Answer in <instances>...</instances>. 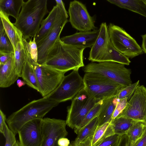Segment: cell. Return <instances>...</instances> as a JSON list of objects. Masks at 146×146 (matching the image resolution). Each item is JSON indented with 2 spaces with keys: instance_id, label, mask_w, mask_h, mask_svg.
<instances>
[{
  "instance_id": "d4e9b609",
  "label": "cell",
  "mask_w": 146,
  "mask_h": 146,
  "mask_svg": "<svg viewBox=\"0 0 146 146\" xmlns=\"http://www.w3.org/2000/svg\"><path fill=\"white\" fill-rule=\"evenodd\" d=\"M107 61L115 62L127 65H129L131 62L129 58L113 47L111 41L108 53L100 62Z\"/></svg>"
},
{
  "instance_id": "836d02e7",
  "label": "cell",
  "mask_w": 146,
  "mask_h": 146,
  "mask_svg": "<svg viewBox=\"0 0 146 146\" xmlns=\"http://www.w3.org/2000/svg\"><path fill=\"white\" fill-rule=\"evenodd\" d=\"M16 135L10 129L7 124L4 136L5 139L4 146H14L17 143Z\"/></svg>"
},
{
  "instance_id": "7a4b0ae2",
  "label": "cell",
  "mask_w": 146,
  "mask_h": 146,
  "mask_svg": "<svg viewBox=\"0 0 146 146\" xmlns=\"http://www.w3.org/2000/svg\"><path fill=\"white\" fill-rule=\"evenodd\" d=\"M85 49L66 44L60 39L49 53L43 64L66 72L70 70H78L84 66L83 52Z\"/></svg>"
},
{
  "instance_id": "52a82bcc",
  "label": "cell",
  "mask_w": 146,
  "mask_h": 146,
  "mask_svg": "<svg viewBox=\"0 0 146 146\" xmlns=\"http://www.w3.org/2000/svg\"><path fill=\"white\" fill-rule=\"evenodd\" d=\"M98 102L88 94L85 88L82 89L72 100L70 106L67 108L66 120L67 125L74 130Z\"/></svg>"
},
{
  "instance_id": "484cf974",
  "label": "cell",
  "mask_w": 146,
  "mask_h": 146,
  "mask_svg": "<svg viewBox=\"0 0 146 146\" xmlns=\"http://www.w3.org/2000/svg\"><path fill=\"white\" fill-rule=\"evenodd\" d=\"M136 121L123 117H116L111 121L115 134L122 135L126 134L130 127Z\"/></svg>"
},
{
  "instance_id": "8d00e7d4",
  "label": "cell",
  "mask_w": 146,
  "mask_h": 146,
  "mask_svg": "<svg viewBox=\"0 0 146 146\" xmlns=\"http://www.w3.org/2000/svg\"><path fill=\"white\" fill-rule=\"evenodd\" d=\"M6 115L2 110H0V132L4 135L6 125L7 124L6 122Z\"/></svg>"
},
{
  "instance_id": "60d3db41",
  "label": "cell",
  "mask_w": 146,
  "mask_h": 146,
  "mask_svg": "<svg viewBox=\"0 0 146 146\" xmlns=\"http://www.w3.org/2000/svg\"><path fill=\"white\" fill-rule=\"evenodd\" d=\"M58 143L59 146H69L70 144V140L65 137L60 138Z\"/></svg>"
},
{
  "instance_id": "5bb4252c",
  "label": "cell",
  "mask_w": 146,
  "mask_h": 146,
  "mask_svg": "<svg viewBox=\"0 0 146 146\" xmlns=\"http://www.w3.org/2000/svg\"><path fill=\"white\" fill-rule=\"evenodd\" d=\"M42 119L29 121L20 129L18 134L20 146H41L42 139L41 131Z\"/></svg>"
},
{
  "instance_id": "f6af8a7d",
  "label": "cell",
  "mask_w": 146,
  "mask_h": 146,
  "mask_svg": "<svg viewBox=\"0 0 146 146\" xmlns=\"http://www.w3.org/2000/svg\"><path fill=\"white\" fill-rule=\"evenodd\" d=\"M14 146H20L19 141H17V143Z\"/></svg>"
},
{
  "instance_id": "7bdbcfd3",
  "label": "cell",
  "mask_w": 146,
  "mask_h": 146,
  "mask_svg": "<svg viewBox=\"0 0 146 146\" xmlns=\"http://www.w3.org/2000/svg\"><path fill=\"white\" fill-rule=\"evenodd\" d=\"M141 36L142 39L141 48L143 53L146 54V34Z\"/></svg>"
},
{
  "instance_id": "30bf717a",
  "label": "cell",
  "mask_w": 146,
  "mask_h": 146,
  "mask_svg": "<svg viewBox=\"0 0 146 146\" xmlns=\"http://www.w3.org/2000/svg\"><path fill=\"white\" fill-rule=\"evenodd\" d=\"M68 18L61 8L51 30L46 36L36 43L38 51L37 63L39 64L43 65L45 62L49 53L60 39L61 33L68 21Z\"/></svg>"
},
{
  "instance_id": "b9f144b4",
  "label": "cell",
  "mask_w": 146,
  "mask_h": 146,
  "mask_svg": "<svg viewBox=\"0 0 146 146\" xmlns=\"http://www.w3.org/2000/svg\"><path fill=\"white\" fill-rule=\"evenodd\" d=\"M56 4L58 5L62 10L63 11L66 17L68 18V12L67 11L65 8L64 3L61 0H56Z\"/></svg>"
},
{
  "instance_id": "9c48e42d",
  "label": "cell",
  "mask_w": 146,
  "mask_h": 146,
  "mask_svg": "<svg viewBox=\"0 0 146 146\" xmlns=\"http://www.w3.org/2000/svg\"><path fill=\"white\" fill-rule=\"evenodd\" d=\"M84 88L83 78L80 75L78 70H74L65 76L58 87L44 98L59 103L72 100Z\"/></svg>"
},
{
  "instance_id": "5b68a950",
  "label": "cell",
  "mask_w": 146,
  "mask_h": 146,
  "mask_svg": "<svg viewBox=\"0 0 146 146\" xmlns=\"http://www.w3.org/2000/svg\"><path fill=\"white\" fill-rule=\"evenodd\" d=\"M26 60L33 66L37 78L39 92L43 98L48 95L59 86L66 72L58 71L45 65H40L31 58L24 46Z\"/></svg>"
},
{
  "instance_id": "ba28073f",
  "label": "cell",
  "mask_w": 146,
  "mask_h": 146,
  "mask_svg": "<svg viewBox=\"0 0 146 146\" xmlns=\"http://www.w3.org/2000/svg\"><path fill=\"white\" fill-rule=\"evenodd\" d=\"M108 29L113 47L128 58H132L143 53L135 40L123 28L110 23Z\"/></svg>"
},
{
  "instance_id": "2e32d148",
  "label": "cell",
  "mask_w": 146,
  "mask_h": 146,
  "mask_svg": "<svg viewBox=\"0 0 146 146\" xmlns=\"http://www.w3.org/2000/svg\"><path fill=\"white\" fill-rule=\"evenodd\" d=\"M99 29L87 31H79L60 38L63 43L74 46L86 48H91L98 35Z\"/></svg>"
},
{
  "instance_id": "ee69618b",
  "label": "cell",
  "mask_w": 146,
  "mask_h": 146,
  "mask_svg": "<svg viewBox=\"0 0 146 146\" xmlns=\"http://www.w3.org/2000/svg\"><path fill=\"white\" fill-rule=\"evenodd\" d=\"M17 86L19 88H20L26 84L25 82L20 79H18L17 81Z\"/></svg>"
},
{
  "instance_id": "bcb514c9",
  "label": "cell",
  "mask_w": 146,
  "mask_h": 146,
  "mask_svg": "<svg viewBox=\"0 0 146 146\" xmlns=\"http://www.w3.org/2000/svg\"><path fill=\"white\" fill-rule=\"evenodd\" d=\"M133 146V143H132L130 141H129L128 143L127 146Z\"/></svg>"
},
{
  "instance_id": "83f0119b",
  "label": "cell",
  "mask_w": 146,
  "mask_h": 146,
  "mask_svg": "<svg viewBox=\"0 0 146 146\" xmlns=\"http://www.w3.org/2000/svg\"><path fill=\"white\" fill-rule=\"evenodd\" d=\"M14 64L16 72L21 77L23 66L26 61V54L23 41L19 42L14 53Z\"/></svg>"
},
{
  "instance_id": "9a60e30c",
  "label": "cell",
  "mask_w": 146,
  "mask_h": 146,
  "mask_svg": "<svg viewBox=\"0 0 146 146\" xmlns=\"http://www.w3.org/2000/svg\"><path fill=\"white\" fill-rule=\"evenodd\" d=\"M99 30L98 35L89 52L88 60L92 62H100L109 48L110 40L106 23H101Z\"/></svg>"
},
{
  "instance_id": "277c9868",
  "label": "cell",
  "mask_w": 146,
  "mask_h": 146,
  "mask_svg": "<svg viewBox=\"0 0 146 146\" xmlns=\"http://www.w3.org/2000/svg\"><path fill=\"white\" fill-rule=\"evenodd\" d=\"M83 80L87 92L98 102L117 96L125 87L98 73H86Z\"/></svg>"
},
{
  "instance_id": "1f68e13d",
  "label": "cell",
  "mask_w": 146,
  "mask_h": 146,
  "mask_svg": "<svg viewBox=\"0 0 146 146\" xmlns=\"http://www.w3.org/2000/svg\"><path fill=\"white\" fill-rule=\"evenodd\" d=\"M140 86L139 81L122 88L117 95L119 100L127 98L129 100L131 98L137 88Z\"/></svg>"
},
{
  "instance_id": "8992f818",
  "label": "cell",
  "mask_w": 146,
  "mask_h": 146,
  "mask_svg": "<svg viewBox=\"0 0 146 146\" xmlns=\"http://www.w3.org/2000/svg\"><path fill=\"white\" fill-rule=\"evenodd\" d=\"M82 70L85 73L101 74L124 87L132 84L131 70L121 64L109 61L92 62L84 66Z\"/></svg>"
},
{
  "instance_id": "ab89813d",
  "label": "cell",
  "mask_w": 146,
  "mask_h": 146,
  "mask_svg": "<svg viewBox=\"0 0 146 146\" xmlns=\"http://www.w3.org/2000/svg\"><path fill=\"white\" fill-rule=\"evenodd\" d=\"M93 135L88 137L81 142L78 146H92Z\"/></svg>"
},
{
  "instance_id": "4316f807",
  "label": "cell",
  "mask_w": 146,
  "mask_h": 146,
  "mask_svg": "<svg viewBox=\"0 0 146 146\" xmlns=\"http://www.w3.org/2000/svg\"><path fill=\"white\" fill-rule=\"evenodd\" d=\"M98 125L97 117L80 130L77 134V136L75 140L72 142L73 146H78L79 143L85 139L93 135Z\"/></svg>"
},
{
  "instance_id": "ac0fdd59",
  "label": "cell",
  "mask_w": 146,
  "mask_h": 146,
  "mask_svg": "<svg viewBox=\"0 0 146 146\" xmlns=\"http://www.w3.org/2000/svg\"><path fill=\"white\" fill-rule=\"evenodd\" d=\"M60 9V6L56 4L53 7L47 17L42 21L39 30L35 37L36 43L44 38L51 30Z\"/></svg>"
},
{
  "instance_id": "8fae6325",
  "label": "cell",
  "mask_w": 146,
  "mask_h": 146,
  "mask_svg": "<svg viewBox=\"0 0 146 146\" xmlns=\"http://www.w3.org/2000/svg\"><path fill=\"white\" fill-rule=\"evenodd\" d=\"M66 125V120L48 117L42 118L41 122L42 137L41 146H59L58 140L68 135Z\"/></svg>"
},
{
  "instance_id": "f1b7e54d",
  "label": "cell",
  "mask_w": 146,
  "mask_h": 146,
  "mask_svg": "<svg viewBox=\"0 0 146 146\" xmlns=\"http://www.w3.org/2000/svg\"><path fill=\"white\" fill-rule=\"evenodd\" d=\"M146 127V122L136 121L134 123L126 133L130 142L133 144L140 138L143 134Z\"/></svg>"
},
{
  "instance_id": "74e56055",
  "label": "cell",
  "mask_w": 146,
  "mask_h": 146,
  "mask_svg": "<svg viewBox=\"0 0 146 146\" xmlns=\"http://www.w3.org/2000/svg\"><path fill=\"white\" fill-rule=\"evenodd\" d=\"M14 55V53L0 52V65L5 63Z\"/></svg>"
},
{
  "instance_id": "7dc6e473",
  "label": "cell",
  "mask_w": 146,
  "mask_h": 146,
  "mask_svg": "<svg viewBox=\"0 0 146 146\" xmlns=\"http://www.w3.org/2000/svg\"><path fill=\"white\" fill-rule=\"evenodd\" d=\"M69 146H73V145H72V143H71L69 145Z\"/></svg>"
},
{
  "instance_id": "4fadbf2b",
  "label": "cell",
  "mask_w": 146,
  "mask_h": 146,
  "mask_svg": "<svg viewBox=\"0 0 146 146\" xmlns=\"http://www.w3.org/2000/svg\"><path fill=\"white\" fill-rule=\"evenodd\" d=\"M117 117L146 122V87L142 85L137 88L125 108Z\"/></svg>"
},
{
  "instance_id": "e575fe53",
  "label": "cell",
  "mask_w": 146,
  "mask_h": 146,
  "mask_svg": "<svg viewBox=\"0 0 146 146\" xmlns=\"http://www.w3.org/2000/svg\"><path fill=\"white\" fill-rule=\"evenodd\" d=\"M121 136L116 134L110 136L95 146H116Z\"/></svg>"
},
{
  "instance_id": "6da1fadb",
  "label": "cell",
  "mask_w": 146,
  "mask_h": 146,
  "mask_svg": "<svg viewBox=\"0 0 146 146\" xmlns=\"http://www.w3.org/2000/svg\"><path fill=\"white\" fill-rule=\"evenodd\" d=\"M47 0L23 1L21 10L14 25L21 32L23 38L35 37L44 16L48 13Z\"/></svg>"
},
{
  "instance_id": "e0dca14e",
  "label": "cell",
  "mask_w": 146,
  "mask_h": 146,
  "mask_svg": "<svg viewBox=\"0 0 146 146\" xmlns=\"http://www.w3.org/2000/svg\"><path fill=\"white\" fill-rule=\"evenodd\" d=\"M14 56L5 64L0 65V87H8L19 77L14 64Z\"/></svg>"
},
{
  "instance_id": "f35d334b",
  "label": "cell",
  "mask_w": 146,
  "mask_h": 146,
  "mask_svg": "<svg viewBox=\"0 0 146 146\" xmlns=\"http://www.w3.org/2000/svg\"><path fill=\"white\" fill-rule=\"evenodd\" d=\"M132 146H146V127L142 136L133 144Z\"/></svg>"
},
{
  "instance_id": "d590c367",
  "label": "cell",
  "mask_w": 146,
  "mask_h": 146,
  "mask_svg": "<svg viewBox=\"0 0 146 146\" xmlns=\"http://www.w3.org/2000/svg\"><path fill=\"white\" fill-rule=\"evenodd\" d=\"M128 101L127 98L119 99L112 115L111 121L115 118L124 109L127 104Z\"/></svg>"
},
{
  "instance_id": "7402d4cb",
  "label": "cell",
  "mask_w": 146,
  "mask_h": 146,
  "mask_svg": "<svg viewBox=\"0 0 146 146\" xmlns=\"http://www.w3.org/2000/svg\"><path fill=\"white\" fill-rule=\"evenodd\" d=\"M23 1L0 0V11L8 17H13L16 20L21 9Z\"/></svg>"
},
{
  "instance_id": "d6a6232c",
  "label": "cell",
  "mask_w": 146,
  "mask_h": 146,
  "mask_svg": "<svg viewBox=\"0 0 146 146\" xmlns=\"http://www.w3.org/2000/svg\"><path fill=\"white\" fill-rule=\"evenodd\" d=\"M31 38L28 42L23 39V42L27 52L31 58L35 62H37L38 57V51L37 45L35 41V37L33 40Z\"/></svg>"
},
{
  "instance_id": "f546056e",
  "label": "cell",
  "mask_w": 146,
  "mask_h": 146,
  "mask_svg": "<svg viewBox=\"0 0 146 146\" xmlns=\"http://www.w3.org/2000/svg\"><path fill=\"white\" fill-rule=\"evenodd\" d=\"M103 100L100 101L89 111L84 119L77 127L74 129V132L77 134L80 130L87 124L99 115Z\"/></svg>"
},
{
  "instance_id": "4dcf8cb0",
  "label": "cell",
  "mask_w": 146,
  "mask_h": 146,
  "mask_svg": "<svg viewBox=\"0 0 146 146\" xmlns=\"http://www.w3.org/2000/svg\"><path fill=\"white\" fill-rule=\"evenodd\" d=\"M0 52L14 53L13 46L0 21Z\"/></svg>"
},
{
  "instance_id": "7c38bea8",
  "label": "cell",
  "mask_w": 146,
  "mask_h": 146,
  "mask_svg": "<svg viewBox=\"0 0 146 146\" xmlns=\"http://www.w3.org/2000/svg\"><path fill=\"white\" fill-rule=\"evenodd\" d=\"M68 13L69 21L72 27L79 31L97 29L94 18L89 14L86 6L81 2L74 0L69 3Z\"/></svg>"
},
{
  "instance_id": "d6986e66",
  "label": "cell",
  "mask_w": 146,
  "mask_h": 146,
  "mask_svg": "<svg viewBox=\"0 0 146 146\" xmlns=\"http://www.w3.org/2000/svg\"><path fill=\"white\" fill-rule=\"evenodd\" d=\"M0 20L1 21L5 32L15 50L18 43L23 41L22 34L20 30L12 23L7 16L0 11Z\"/></svg>"
},
{
  "instance_id": "3957f363",
  "label": "cell",
  "mask_w": 146,
  "mask_h": 146,
  "mask_svg": "<svg viewBox=\"0 0 146 146\" xmlns=\"http://www.w3.org/2000/svg\"><path fill=\"white\" fill-rule=\"evenodd\" d=\"M59 104L45 98L33 100L9 115L6 119V123L16 135L26 123L33 119H42Z\"/></svg>"
},
{
  "instance_id": "ffe728a7",
  "label": "cell",
  "mask_w": 146,
  "mask_h": 146,
  "mask_svg": "<svg viewBox=\"0 0 146 146\" xmlns=\"http://www.w3.org/2000/svg\"><path fill=\"white\" fill-rule=\"evenodd\" d=\"M119 100L116 96L103 100L98 116V126L111 122L112 115Z\"/></svg>"
},
{
  "instance_id": "cb8c5ba5",
  "label": "cell",
  "mask_w": 146,
  "mask_h": 146,
  "mask_svg": "<svg viewBox=\"0 0 146 146\" xmlns=\"http://www.w3.org/2000/svg\"><path fill=\"white\" fill-rule=\"evenodd\" d=\"M115 134L111 122L98 126L93 135L92 146H95L107 137Z\"/></svg>"
},
{
  "instance_id": "44dd1931",
  "label": "cell",
  "mask_w": 146,
  "mask_h": 146,
  "mask_svg": "<svg viewBox=\"0 0 146 146\" xmlns=\"http://www.w3.org/2000/svg\"><path fill=\"white\" fill-rule=\"evenodd\" d=\"M122 9L137 13L146 18V0H107Z\"/></svg>"
},
{
  "instance_id": "603a6c76",
  "label": "cell",
  "mask_w": 146,
  "mask_h": 146,
  "mask_svg": "<svg viewBox=\"0 0 146 146\" xmlns=\"http://www.w3.org/2000/svg\"><path fill=\"white\" fill-rule=\"evenodd\" d=\"M21 77L29 86L39 92V85L35 70L32 65L27 60L22 70Z\"/></svg>"
}]
</instances>
